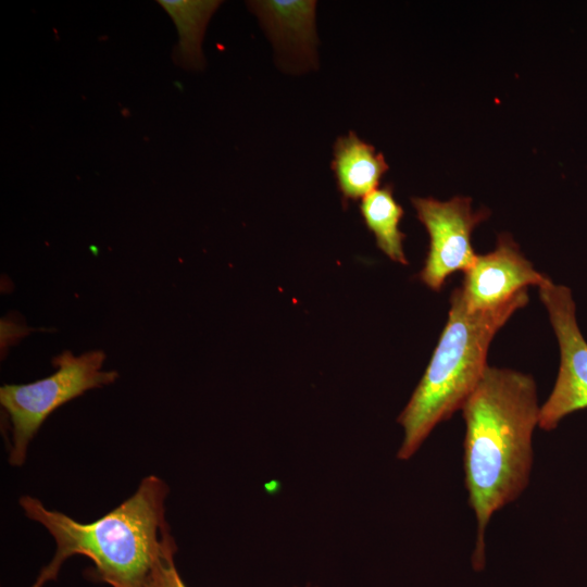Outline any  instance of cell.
<instances>
[{"label":"cell","mask_w":587,"mask_h":587,"mask_svg":"<svg viewBox=\"0 0 587 587\" xmlns=\"http://www.w3.org/2000/svg\"><path fill=\"white\" fill-rule=\"evenodd\" d=\"M461 410L466 426L465 486L477 522L472 565L480 571L491 515L529 483L532 436L540 411L535 382L517 371L487 366Z\"/></svg>","instance_id":"cell-1"},{"label":"cell","mask_w":587,"mask_h":587,"mask_svg":"<svg viewBox=\"0 0 587 587\" xmlns=\"http://www.w3.org/2000/svg\"><path fill=\"white\" fill-rule=\"evenodd\" d=\"M167 485L151 475L134 495L91 523H79L51 511L36 498L23 496L20 505L28 519L40 523L53 537L57 549L32 587L57 578L62 564L73 555L88 557L92 575L112 587H143L171 533L165 520Z\"/></svg>","instance_id":"cell-2"},{"label":"cell","mask_w":587,"mask_h":587,"mask_svg":"<svg viewBox=\"0 0 587 587\" xmlns=\"http://www.w3.org/2000/svg\"><path fill=\"white\" fill-rule=\"evenodd\" d=\"M527 302L526 288L497 308L471 311L460 287L453 290L437 347L398 417L404 430L399 460H409L438 423L462 409L488 366L487 351L494 336Z\"/></svg>","instance_id":"cell-3"},{"label":"cell","mask_w":587,"mask_h":587,"mask_svg":"<svg viewBox=\"0 0 587 587\" xmlns=\"http://www.w3.org/2000/svg\"><path fill=\"white\" fill-rule=\"evenodd\" d=\"M104 360L100 350L79 355L64 351L52 360L55 372L50 376L0 388V403L11 424V465L24 464L29 442L54 410L87 390L116 380L117 372L102 370Z\"/></svg>","instance_id":"cell-4"},{"label":"cell","mask_w":587,"mask_h":587,"mask_svg":"<svg viewBox=\"0 0 587 587\" xmlns=\"http://www.w3.org/2000/svg\"><path fill=\"white\" fill-rule=\"evenodd\" d=\"M538 288L560 348L555 384L539 411V427L552 430L563 417L587 409V341L577 324L571 289L549 277Z\"/></svg>","instance_id":"cell-5"},{"label":"cell","mask_w":587,"mask_h":587,"mask_svg":"<svg viewBox=\"0 0 587 587\" xmlns=\"http://www.w3.org/2000/svg\"><path fill=\"white\" fill-rule=\"evenodd\" d=\"M411 202L429 235V249L419 278L439 291L449 275L457 271L465 273L475 263L477 254L471 235L490 212L484 208L473 211L472 199L460 196L448 201L413 197Z\"/></svg>","instance_id":"cell-6"},{"label":"cell","mask_w":587,"mask_h":587,"mask_svg":"<svg viewBox=\"0 0 587 587\" xmlns=\"http://www.w3.org/2000/svg\"><path fill=\"white\" fill-rule=\"evenodd\" d=\"M548 276L537 272L509 234L498 237L489 253L477 254L460 287L469 310L497 308L527 286H540Z\"/></svg>","instance_id":"cell-7"},{"label":"cell","mask_w":587,"mask_h":587,"mask_svg":"<svg viewBox=\"0 0 587 587\" xmlns=\"http://www.w3.org/2000/svg\"><path fill=\"white\" fill-rule=\"evenodd\" d=\"M250 8L273 42L283 71L302 73L317 67L316 1H253Z\"/></svg>","instance_id":"cell-8"},{"label":"cell","mask_w":587,"mask_h":587,"mask_svg":"<svg viewBox=\"0 0 587 587\" xmlns=\"http://www.w3.org/2000/svg\"><path fill=\"white\" fill-rule=\"evenodd\" d=\"M332 170L342 198L358 200L377 189L389 166L383 153L349 132L334 143Z\"/></svg>","instance_id":"cell-9"},{"label":"cell","mask_w":587,"mask_h":587,"mask_svg":"<svg viewBox=\"0 0 587 587\" xmlns=\"http://www.w3.org/2000/svg\"><path fill=\"white\" fill-rule=\"evenodd\" d=\"M360 211L365 225L375 236L377 247L390 260L407 265L402 246L405 235L399 228L403 209L394 197L392 186L386 185L366 195L361 201Z\"/></svg>","instance_id":"cell-10"},{"label":"cell","mask_w":587,"mask_h":587,"mask_svg":"<svg viewBox=\"0 0 587 587\" xmlns=\"http://www.w3.org/2000/svg\"><path fill=\"white\" fill-rule=\"evenodd\" d=\"M176 550V544L173 537H170L154 562L143 587H187L174 563Z\"/></svg>","instance_id":"cell-11"}]
</instances>
